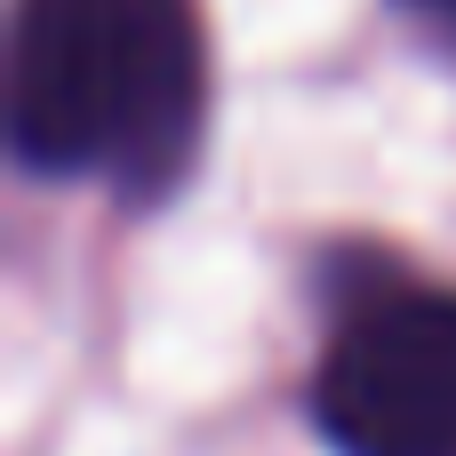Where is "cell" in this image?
I'll return each mask as SVG.
<instances>
[{
    "mask_svg": "<svg viewBox=\"0 0 456 456\" xmlns=\"http://www.w3.org/2000/svg\"><path fill=\"white\" fill-rule=\"evenodd\" d=\"M313 425L337 456H456V289L353 297L313 369Z\"/></svg>",
    "mask_w": 456,
    "mask_h": 456,
    "instance_id": "cell-2",
    "label": "cell"
},
{
    "mask_svg": "<svg viewBox=\"0 0 456 456\" xmlns=\"http://www.w3.org/2000/svg\"><path fill=\"white\" fill-rule=\"evenodd\" d=\"M208 112L192 0H16L8 144L40 176H104L128 200L176 192Z\"/></svg>",
    "mask_w": 456,
    "mask_h": 456,
    "instance_id": "cell-1",
    "label": "cell"
},
{
    "mask_svg": "<svg viewBox=\"0 0 456 456\" xmlns=\"http://www.w3.org/2000/svg\"><path fill=\"white\" fill-rule=\"evenodd\" d=\"M409 8H417V16H425V24H433V32L456 48V0H409Z\"/></svg>",
    "mask_w": 456,
    "mask_h": 456,
    "instance_id": "cell-3",
    "label": "cell"
}]
</instances>
